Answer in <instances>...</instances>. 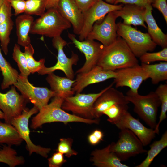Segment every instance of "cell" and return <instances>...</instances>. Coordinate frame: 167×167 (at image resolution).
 I'll return each instance as SVG.
<instances>
[{
    "label": "cell",
    "instance_id": "28",
    "mask_svg": "<svg viewBox=\"0 0 167 167\" xmlns=\"http://www.w3.org/2000/svg\"><path fill=\"white\" fill-rule=\"evenodd\" d=\"M167 146V131L163 134L160 139L154 141L150 145L145 159L136 167H149L155 158Z\"/></svg>",
    "mask_w": 167,
    "mask_h": 167
},
{
    "label": "cell",
    "instance_id": "3",
    "mask_svg": "<svg viewBox=\"0 0 167 167\" xmlns=\"http://www.w3.org/2000/svg\"><path fill=\"white\" fill-rule=\"evenodd\" d=\"M126 98L134 105L133 110L150 128L154 129L157 124L160 100L154 92L151 91L145 95H139L129 89Z\"/></svg>",
    "mask_w": 167,
    "mask_h": 167
},
{
    "label": "cell",
    "instance_id": "25",
    "mask_svg": "<svg viewBox=\"0 0 167 167\" xmlns=\"http://www.w3.org/2000/svg\"><path fill=\"white\" fill-rule=\"evenodd\" d=\"M0 70L3 77L1 88L4 90L13 85L17 81L19 74L3 56L0 48Z\"/></svg>",
    "mask_w": 167,
    "mask_h": 167
},
{
    "label": "cell",
    "instance_id": "46",
    "mask_svg": "<svg viewBox=\"0 0 167 167\" xmlns=\"http://www.w3.org/2000/svg\"><path fill=\"white\" fill-rule=\"evenodd\" d=\"M106 2L111 4H114L116 0H105Z\"/></svg>",
    "mask_w": 167,
    "mask_h": 167
},
{
    "label": "cell",
    "instance_id": "19",
    "mask_svg": "<svg viewBox=\"0 0 167 167\" xmlns=\"http://www.w3.org/2000/svg\"><path fill=\"white\" fill-rule=\"evenodd\" d=\"M56 8L71 24L74 33L79 35L83 25V14L73 0H60Z\"/></svg>",
    "mask_w": 167,
    "mask_h": 167
},
{
    "label": "cell",
    "instance_id": "15",
    "mask_svg": "<svg viewBox=\"0 0 167 167\" xmlns=\"http://www.w3.org/2000/svg\"><path fill=\"white\" fill-rule=\"evenodd\" d=\"M13 85L5 93L0 92V109L3 113L5 123L11 124V120L20 115L28 101L16 91Z\"/></svg>",
    "mask_w": 167,
    "mask_h": 167
},
{
    "label": "cell",
    "instance_id": "34",
    "mask_svg": "<svg viewBox=\"0 0 167 167\" xmlns=\"http://www.w3.org/2000/svg\"><path fill=\"white\" fill-rule=\"evenodd\" d=\"M46 1L47 0H26L24 13L30 15L41 16L45 12Z\"/></svg>",
    "mask_w": 167,
    "mask_h": 167
},
{
    "label": "cell",
    "instance_id": "23",
    "mask_svg": "<svg viewBox=\"0 0 167 167\" xmlns=\"http://www.w3.org/2000/svg\"><path fill=\"white\" fill-rule=\"evenodd\" d=\"M144 20L147 25L148 34L152 40L163 49L167 47V35L165 34L157 25L152 14L151 4L145 6Z\"/></svg>",
    "mask_w": 167,
    "mask_h": 167
},
{
    "label": "cell",
    "instance_id": "45",
    "mask_svg": "<svg viewBox=\"0 0 167 167\" xmlns=\"http://www.w3.org/2000/svg\"><path fill=\"white\" fill-rule=\"evenodd\" d=\"M60 0H47L45 4L46 9L51 8H57Z\"/></svg>",
    "mask_w": 167,
    "mask_h": 167
},
{
    "label": "cell",
    "instance_id": "4",
    "mask_svg": "<svg viewBox=\"0 0 167 167\" xmlns=\"http://www.w3.org/2000/svg\"><path fill=\"white\" fill-rule=\"evenodd\" d=\"M44 13L34 20L30 33L54 38L61 36L63 31L71 27L56 8L47 10Z\"/></svg>",
    "mask_w": 167,
    "mask_h": 167
},
{
    "label": "cell",
    "instance_id": "24",
    "mask_svg": "<svg viewBox=\"0 0 167 167\" xmlns=\"http://www.w3.org/2000/svg\"><path fill=\"white\" fill-rule=\"evenodd\" d=\"M34 21V18L31 15L25 13L17 17L15 23L19 45L24 47L31 43L29 34Z\"/></svg>",
    "mask_w": 167,
    "mask_h": 167
},
{
    "label": "cell",
    "instance_id": "31",
    "mask_svg": "<svg viewBox=\"0 0 167 167\" xmlns=\"http://www.w3.org/2000/svg\"><path fill=\"white\" fill-rule=\"evenodd\" d=\"M24 47V54L26 58L28 66L31 73L33 74L38 72L45 67V60L44 59H41L38 61L34 59L33 56L34 50L31 43Z\"/></svg>",
    "mask_w": 167,
    "mask_h": 167
},
{
    "label": "cell",
    "instance_id": "36",
    "mask_svg": "<svg viewBox=\"0 0 167 167\" xmlns=\"http://www.w3.org/2000/svg\"><path fill=\"white\" fill-rule=\"evenodd\" d=\"M72 142L73 140L71 139H60L57 149V152L64 154L68 157L73 155H76L77 152L71 148Z\"/></svg>",
    "mask_w": 167,
    "mask_h": 167
},
{
    "label": "cell",
    "instance_id": "44",
    "mask_svg": "<svg viewBox=\"0 0 167 167\" xmlns=\"http://www.w3.org/2000/svg\"><path fill=\"white\" fill-rule=\"evenodd\" d=\"M103 136V134L101 131L96 130L88 136V142L92 145H96L102 140Z\"/></svg>",
    "mask_w": 167,
    "mask_h": 167
},
{
    "label": "cell",
    "instance_id": "32",
    "mask_svg": "<svg viewBox=\"0 0 167 167\" xmlns=\"http://www.w3.org/2000/svg\"><path fill=\"white\" fill-rule=\"evenodd\" d=\"M13 22L11 18L0 24V42L1 49L5 55L8 53L10 36L13 28Z\"/></svg>",
    "mask_w": 167,
    "mask_h": 167
},
{
    "label": "cell",
    "instance_id": "26",
    "mask_svg": "<svg viewBox=\"0 0 167 167\" xmlns=\"http://www.w3.org/2000/svg\"><path fill=\"white\" fill-rule=\"evenodd\" d=\"M141 66L148 72L149 78L151 79L153 84H157L161 82L167 80V62L153 64L142 63Z\"/></svg>",
    "mask_w": 167,
    "mask_h": 167
},
{
    "label": "cell",
    "instance_id": "43",
    "mask_svg": "<svg viewBox=\"0 0 167 167\" xmlns=\"http://www.w3.org/2000/svg\"><path fill=\"white\" fill-rule=\"evenodd\" d=\"M154 0H116L114 4L118 3L123 4H135L145 6L147 5L151 4Z\"/></svg>",
    "mask_w": 167,
    "mask_h": 167
},
{
    "label": "cell",
    "instance_id": "18",
    "mask_svg": "<svg viewBox=\"0 0 167 167\" xmlns=\"http://www.w3.org/2000/svg\"><path fill=\"white\" fill-rule=\"evenodd\" d=\"M112 86L105 91L94 103L92 111L93 118H99L103 115L104 111L114 104L130 103L122 92Z\"/></svg>",
    "mask_w": 167,
    "mask_h": 167
},
{
    "label": "cell",
    "instance_id": "37",
    "mask_svg": "<svg viewBox=\"0 0 167 167\" xmlns=\"http://www.w3.org/2000/svg\"><path fill=\"white\" fill-rule=\"evenodd\" d=\"M128 104H115L104 111L103 114L109 117L107 120H112L118 117L124 111L128 110Z\"/></svg>",
    "mask_w": 167,
    "mask_h": 167
},
{
    "label": "cell",
    "instance_id": "7",
    "mask_svg": "<svg viewBox=\"0 0 167 167\" xmlns=\"http://www.w3.org/2000/svg\"><path fill=\"white\" fill-rule=\"evenodd\" d=\"M114 84L113 82L98 93L85 94L79 93L74 96L66 97L64 99L62 108L64 110L71 111L77 116L92 119L93 118L92 111L95 101L105 91Z\"/></svg>",
    "mask_w": 167,
    "mask_h": 167
},
{
    "label": "cell",
    "instance_id": "6",
    "mask_svg": "<svg viewBox=\"0 0 167 167\" xmlns=\"http://www.w3.org/2000/svg\"><path fill=\"white\" fill-rule=\"evenodd\" d=\"M120 130L118 140L110 144V150L121 161L147 152L140 140L131 131L126 128Z\"/></svg>",
    "mask_w": 167,
    "mask_h": 167
},
{
    "label": "cell",
    "instance_id": "2",
    "mask_svg": "<svg viewBox=\"0 0 167 167\" xmlns=\"http://www.w3.org/2000/svg\"><path fill=\"white\" fill-rule=\"evenodd\" d=\"M64 99L54 96L52 101L42 107L39 112L32 120L31 127L36 129L45 123L61 122L66 124L71 122H78L89 124L99 123V118L87 119L66 112L62 108Z\"/></svg>",
    "mask_w": 167,
    "mask_h": 167
},
{
    "label": "cell",
    "instance_id": "8",
    "mask_svg": "<svg viewBox=\"0 0 167 167\" xmlns=\"http://www.w3.org/2000/svg\"><path fill=\"white\" fill-rule=\"evenodd\" d=\"M13 85L22 95L36 107L39 111L47 105L49 99L55 96V92L46 87L34 86L28 80V77L19 74L17 82Z\"/></svg>",
    "mask_w": 167,
    "mask_h": 167
},
{
    "label": "cell",
    "instance_id": "39",
    "mask_svg": "<svg viewBox=\"0 0 167 167\" xmlns=\"http://www.w3.org/2000/svg\"><path fill=\"white\" fill-rule=\"evenodd\" d=\"M63 154L57 152L48 159V164L50 167H59L66 161L64 157Z\"/></svg>",
    "mask_w": 167,
    "mask_h": 167
},
{
    "label": "cell",
    "instance_id": "40",
    "mask_svg": "<svg viewBox=\"0 0 167 167\" xmlns=\"http://www.w3.org/2000/svg\"><path fill=\"white\" fill-rule=\"evenodd\" d=\"M14 10L15 16L24 13L26 8L25 0H7Z\"/></svg>",
    "mask_w": 167,
    "mask_h": 167
},
{
    "label": "cell",
    "instance_id": "10",
    "mask_svg": "<svg viewBox=\"0 0 167 167\" xmlns=\"http://www.w3.org/2000/svg\"><path fill=\"white\" fill-rule=\"evenodd\" d=\"M118 17L116 11L109 13L101 23L94 24L86 38L97 40L105 46L110 45L118 36L116 23Z\"/></svg>",
    "mask_w": 167,
    "mask_h": 167
},
{
    "label": "cell",
    "instance_id": "14",
    "mask_svg": "<svg viewBox=\"0 0 167 167\" xmlns=\"http://www.w3.org/2000/svg\"><path fill=\"white\" fill-rule=\"evenodd\" d=\"M124 4H113L103 0H98L90 8L83 12V25L79 35V40L85 39L94 24L104 18L109 13L120 9Z\"/></svg>",
    "mask_w": 167,
    "mask_h": 167
},
{
    "label": "cell",
    "instance_id": "13",
    "mask_svg": "<svg viewBox=\"0 0 167 167\" xmlns=\"http://www.w3.org/2000/svg\"><path fill=\"white\" fill-rule=\"evenodd\" d=\"M68 37L76 47L85 55V63L76 73L87 72L97 65L103 53L105 46L94 40L86 39L83 41L78 40L74 34L68 33Z\"/></svg>",
    "mask_w": 167,
    "mask_h": 167
},
{
    "label": "cell",
    "instance_id": "20",
    "mask_svg": "<svg viewBox=\"0 0 167 167\" xmlns=\"http://www.w3.org/2000/svg\"><path fill=\"white\" fill-rule=\"evenodd\" d=\"M124 5L120 9L116 11L118 17L123 19V23L127 25H140L147 28L144 23L145 6Z\"/></svg>",
    "mask_w": 167,
    "mask_h": 167
},
{
    "label": "cell",
    "instance_id": "35",
    "mask_svg": "<svg viewBox=\"0 0 167 167\" xmlns=\"http://www.w3.org/2000/svg\"><path fill=\"white\" fill-rule=\"evenodd\" d=\"M139 58L142 63H144L156 61L167 62V47L157 52H146Z\"/></svg>",
    "mask_w": 167,
    "mask_h": 167
},
{
    "label": "cell",
    "instance_id": "12",
    "mask_svg": "<svg viewBox=\"0 0 167 167\" xmlns=\"http://www.w3.org/2000/svg\"><path fill=\"white\" fill-rule=\"evenodd\" d=\"M38 111V109L34 106L31 109L25 108L20 115L11 120V124L16 129L22 139L26 142L30 155L35 152L46 158L51 150V149L34 144L29 137V119L32 115L37 113Z\"/></svg>",
    "mask_w": 167,
    "mask_h": 167
},
{
    "label": "cell",
    "instance_id": "47",
    "mask_svg": "<svg viewBox=\"0 0 167 167\" xmlns=\"http://www.w3.org/2000/svg\"><path fill=\"white\" fill-rule=\"evenodd\" d=\"M4 115L3 113L0 109V119H4Z\"/></svg>",
    "mask_w": 167,
    "mask_h": 167
},
{
    "label": "cell",
    "instance_id": "29",
    "mask_svg": "<svg viewBox=\"0 0 167 167\" xmlns=\"http://www.w3.org/2000/svg\"><path fill=\"white\" fill-rule=\"evenodd\" d=\"M24 158L18 156L16 151L11 146H4L0 149V162L6 164L10 167H14L24 164Z\"/></svg>",
    "mask_w": 167,
    "mask_h": 167
},
{
    "label": "cell",
    "instance_id": "30",
    "mask_svg": "<svg viewBox=\"0 0 167 167\" xmlns=\"http://www.w3.org/2000/svg\"><path fill=\"white\" fill-rule=\"evenodd\" d=\"M158 97L160 102L161 108L159 120L154 129L156 134H159V126L163 121L166 117L167 111V84H161L154 92Z\"/></svg>",
    "mask_w": 167,
    "mask_h": 167
},
{
    "label": "cell",
    "instance_id": "48",
    "mask_svg": "<svg viewBox=\"0 0 167 167\" xmlns=\"http://www.w3.org/2000/svg\"><path fill=\"white\" fill-rule=\"evenodd\" d=\"M5 0H0V7L2 5Z\"/></svg>",
    "mask_w": 167,
    "mask_h": 167
},
{
    "label": "cell",
    "instance_id": "5",
    "mask_svg": "<svg viewBox=\"0 0 167 167\" xmlns=\"http://www.w3.org/2000/svg\"><path fill=\"white\" fill-rule=\"evenodd\" d=\"M117 34L125 41L136 58L153 51L157 46L148 33H143L122 22L117 24Z\"/></svg>",
    "mask_w": 167,
    "mask_h": 167
},
{
    "label": "cell",
    "instance_id": "11",
    "mask_svg": "<svg viewBox=\"0 0 167 167\" xmlns=\"http://www.w3.org/2000/svg\"><path fill=\"white\" fill-rule=\"evenodd\" d=\"M107 121L120 130L126 128L130 130L139 139L144 146L150 144L156 136L154 129L146 127L139 119L134 118L128 110L124 111L117 118Z\"/></svg>",
    "mask_w": 167,
    "mask_h": 167
},
{
    "label": "cell",
    "instance_id": "42",
    "mask_svg": "<svg viewBox=\"0 0 167 167\" xmlns=\"http://www.w3.org/2000/svg\"><path fill=\"white\" fill-rule=\"evenodd\" d=\"M98 0H73L81 11L84 12L92 6Z\"/></svg>",
    "mask_w": 167,
    "mask_h": 167
},
{
    "label": "cell",
    "instance_id": "16",
    "mask_svg": "<svg viewBox=\"0 0 167 167\" xmlns=\"http://www.w3.org/2000/svg\"><path fill=\"white\" fill-rule=\"evenodd\" d=\"M115 71L117 75L114 82L116 87H127L134 92H138L143 82L149 78L148 72L139 64Z\"/></svg>",
    "mask_w": 167,
    "mask_h": 167
},
{
    "label": "cell",
    "instance_id": "33",
    "mask_svg": "<svg viewBox=\"0 0 167 167\" xmlns=\"http://www.w3.org/2000/svg\"><path fill=\"white\" fill-rule=\"evenodd\" d=\"M13 58L17 63L20 71V74L28 77L31 73L29 70L26 58L21 50L20 46L18 44H15L12 54Z\"/></svg>",
    "mask_w": 167,
    "mask_h": 167
},
{
    "label": "cell",
    "instance_id": "38",
    "mask_svg": "<svg viewBox=\"0 0 167 167\" xmlns=\"http://www.w3.org/2000/svg\"><path fill=\"white\" fill-rule=\"evenodd\" d=\"M12 7L9 2L5 0L0 7V24L11 18Z\"/></svg>",
    "mask_w": 167,
    "mask_h": 167
},
{
    "label": "cell",
    "instance_id": "9",
    "mask_svg": "<svg viewBox=\"0 0 167 167\" xmlns=\"http://www.w3.org/2000/svg\"><path fill=\"white\" fill-rule=\"evenodd\" d=\"M52 45L58 51L57 61L55 65L51 67L45 66L37 72L40 75L48 74L57 70L62 71L68 78L73 80L74 74L72 69L79 60L78 55L72 52L71 56L68 58L64 53L63 48L67 43L61 36L53 38Z\"/></svg>",
    "mask_w": 167,
    "mask_h": 167
},
{
    "label": "cell",
    "instance_id": "41",
    "mask_svg": "<svg viewBox=\"0 0 167 167\" xmlns=\"http://www.w3.org/2000/svg\"><path fill=\"white\" fill-rule=\"evenodd\" d=\"M152 6L157 9L162 14L167 24V4L166 0H154Z\"/></svg>",
    "mask_w": 167,
    "mask_h": 167
},
{
    "label": "cell",
    "instance_id": "21",
    "mask_svg": "<svg viewBox=\"0 0 167 167\" xmlns=\"http://www.w3.org/2000/svg\"><path fill=\"white\" fill-rule=\"evenodd\" d=\"M46 80L50 85V90L55 92V96L64 99L73 96L75 93L72 90L75 80L60 77L52 72L48 74Z\"/></svg>",
    "mask_w": 167,
    "mask_h": 167
},
{
    "label": "cell",
    "instance_id": "1",
    "mask_svg": "<svg viewBox=\"0 0 167 167\" xmlns=\"http://www.w3.org/2000/svg\"><path fill=\"white\" fill-rule=\"evenodd\" d=\"M138 64L137 58L126 42L118 36L112 43L105 46L97 66L103 71H114Z\"/></svg>",
    "mask_w": 167,
    "mask_h": 167
},
{
    "label": "cell",
    "instance_id": "17",
    "mask_svg": "<svg viewBox=\"0 0 167 167\" xmlns=\"http://www.w3.org/2000/svg\"><path fill=\"white\" fill-rule=\"evenodd\" d=\"M77 74L72 88V90L76 93L81 92L89 85L114 79L117 75L115 71H104L97 65L87 72Z\"/></svg>",
    "mask_w": 167,
    "mask_h": 167
},
{
    "label": "cell",
    "instance_id": "22",
    "mask_svg": "<svg viewBox=\"0 0 167 167\" xmlns=\"http://www.w3.org/2000/svg\"><path fill=\"white\" fill-rule=\"evenodd\" d=\"M110 144L101 149H96L91 154V161L98 167H128L123 164L110 150Z\"/></svg>",
    "mask_w": 167,
    "mask_h": 167
},
{
    "label": "cell",
    "instance_id": "27",
    "mask_svg": "<svg viewBox=\"0 0 167 167\" xmlns=\"http://www.w3.org/2000/svg\"><path fill=\"white\" fill-rule=\"evenodd\" d=\"M23 139L16 129L11 124L0 121V143L8 145H19Z\"/></svg>",
    "mask_w": 167,
    "mask_h": 167
}]
</instances>
